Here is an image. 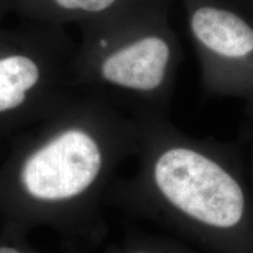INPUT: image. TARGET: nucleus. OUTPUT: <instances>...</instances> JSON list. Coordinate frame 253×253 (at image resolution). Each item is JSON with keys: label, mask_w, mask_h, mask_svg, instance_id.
<instances>
[{"label": "nucleus", "mask_w": 253, "mask_h": 253, "mask_svg": "<svg viewBox=\"0 0 253 253\" xmlns=\"http://www.w3.org/2000/svg\"><path fill=\"white\" fill-rule=\"evenodd\" d=\"M137 149L134 116L100 95L78 90L19 132L0 170L6 229L54 231L68 253H84L108 235L104 199Z\"/></svg>", "instance_id": "1"}, {"label": "nucleus", "mask_w": 253, "mask_h": 253, "mask_svg": "<svg viewBox=\"0 0 253 253\" xmlns=\"http://www.w3.org/2000/svg\"><path fill=\"white\" fill-rule=\"evenodd\" d=\"M135 170L104 199L136 219L225 251H253V202L238 147L198 138L169 114L136 113Z\"/></svg>", "instance_id": "2"}, {"label": "nucleus", "mask_w": 253, "mask_h": 253, "mask_svg": "<svg viewBox=\"0 0 253 253\" xmlns=\"http://www.w3.org/2000/svg\"><path fill=\"white\" fill-rule=\"evenodd\" d=\"M171 0H143L78 27L73 81L129 114H169L183 49Z\"/></svg>", "instance_id": "3"}, {"label": "nucleus", "mask_w": 253, "mask_h": 253, "mask_svg": "<svg viewBox=\"0 0 253 253\" xmlns=\"http://www.w3.org/2000/svg\"><path fill=\"white\" fill-rule=\"evenodd\" d=\"M77 40L67 27L25 19L0 45V134L21 131L78 89L73 81Z\"/></svg>", "instance_id": "4"}, {"label": "nucleus", "mask_w": 253, "mask_h": 253, "mask_svg": "<svg viewBox=\"0 0 253 253\" xmlns=\"http://www.w3.org/2000/svg\"><path fill=\"white\" fill-rule=\"evenodd\" d=\"M204 100L253 102V19L214 0H179Z\"/></svg>", "instance_id": "5"}, {"label": "nucleus", "mask_w": 253, "mask_h": 253, "mask_svg": "<svg viewBox=\"0 0 253 253\" xmlns=\"http://www.w3.org/2000/svg\"><path fill=\"white\" fill-rule=\"evenodd\" d=\"M24 19L69 27L93 23L143 0H11Z\"/></svg>", "instance_id": "6"}, {"label": "nucleus", "mask_w": 253, "mask_h": 253, "mask_svg": "<svg viewBox=\"0 0 253 253\" xmlns=\"http://www.w3.org/2000/svg\"><path fill=\"white\" fill-rule=\"evenodd\" d=\"M103 253H191L169 237L147 233L128 226L119 242L107 245Z\"/></svg>", "instance_id": "7"}, {"label": "nucleus", "mask_w": 253, "mask_h": 253, "mask_svg": "<svg viewBox=\"0 0 253 253\" xmlns=\"http://www.w3.org/2000/svg\"><path fill=\"white\" fill-rule=\"evenodd\" d=\"M236 144L242 157L253 202V102L245 103Z\"/></svg>", "instance_id": "8"}, {"label": "nucleus", "mask_w": 253, "mask_h": 253, "mask_svg": "<svg viewBox=\"0 0 253 253\" xmlns=\"http://www.w3.org/2000/svg\"><path fill=\"white\" fill-rule=\"evenodd\" d=\"M214 1L242 12L253 19V0H214Z\"/></svg>", "instance_id": "9"}]
</instances>
